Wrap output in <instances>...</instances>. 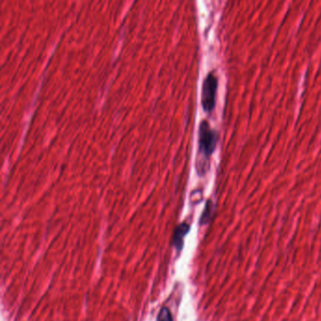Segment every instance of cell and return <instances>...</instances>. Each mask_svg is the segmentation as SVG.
Returning a JSON list of instances; mask_svg holds the SVG:
<instances>
[{
    "label": "cell",
    "instance_id": "cell-4",
    "mask_svg": "<svg viewBox=\"0 0 321 321\" xmlns=\"http://www.w3.org/2000/svg\"><path fill=\"white\" fill-rule=\"evenodd\" d=\"M157 321H174L172 314L168 308L164 307L160 310L157 316Z\"/></svg>",
    "mask_w": 321,
    "mask_h": 321
},
{
    "label": "cell",
    "instance_id": "cell-5",
    "mask_svg": "<svg viewBox=\"0 0 321 321\" xmlns=\"http://www.w3.org/2000/svg\"><path fill=\"white\" fill-rule=\"evenodd\" d=\"M212 207H213L212 202H211V201H208V202L206 203L205 208H204V213H203L202 219H201V223H202V224H205V223L209 220L210 215H211V211H212Z\"/></svg>",
    "mask_w": 321,
    "mask_h": 321
},
{
    "label": "cell",
    "instance_id": "cell-2",
    "mask_svg": "<svg viewBox=\"0 0 321 321\" xmlns=\"http://www.w3.org/2000/svg\"><path fill=\"white\" fill-rule=\"evenodd\" d=\"M217 89L218 79L212 73H209L204 80L202 92V105L205 112H211L214 109Z\"/></svg>",
    "mask_w": 321,
    "mask_h": 321
},
{
    "label": "cell",
    "instance_id": "cell-1",
    "mask_svg": "<svg viewBox=\"0 0 321 321\" xmlns=\"http://www.w3.org/2000/svg\"><path fill=\"white\" fill-rule=\"evenodd\" d=\"M218 134L207 121H203L199 128V158L196 164L199 175H204L207 170V161L213 154L218 142Z\"/></svg>",
    "mask_w": 321,
    "mask_h": 321
},
{
    "label": "cell",
    "instance_id": "cell-3",
    "mask_svg": "<svg viewBox=\"0 0 321 321\" xmlns=\"http://www.w3.org/2000/svg\"><path fill=\"white\" fill-rule=\"evenodd\" d=\"M188 225L186 224H180L176 229H175V233H174V245L175 248L178 250L182 249L183 245V239L185 237V234L188 232Z\"/></svg>",
    "mask_w": 321,
    "mask_h": 321
}]
</instances>
